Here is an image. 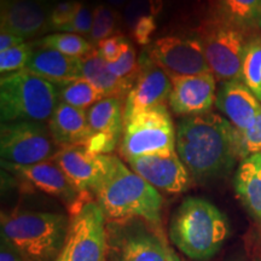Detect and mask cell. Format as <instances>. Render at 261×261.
Segmentation results:
<instances>
[{
    "label": "cell",
    "instance_id": "cell-34",
    "mask_svg": "<svg viewBox=\"0 0 261 261\" xmlns=\"http://www.w3.org/2000/svg\"><path fill=\"white\" fill-rule=\"evenodd\" d=\"M128 40L120 33L103 39L97 44V52L107 63H114L121 57Z\"/></svg>",
    "mask_w": 261,
    "mask_h": 261
},
{
    "label": "cell",
    "instance_id": "cell-37",
    "mask_svg": "<svg viewBox=\"0 0 261 261\" xmlns=\"http://www.w3.org/2000/svg\"><path fill=\"white\" fill-rule=\"evenodd\" d=\"M24 39L17 35L11 34L8 32H2L0 33V52L10 50V48L18 46V45L23 44Z\"/></svg>",
    "mask_w": 261,
    "mask_h": 261
},
{
    "label": "cell",
    "instance_id": "cell-16",
    "mask_svg": "<svg viewBox=\"0 0 261 261\" xmlns=\"http://www.w3.org/2000/svg\"><path fill=\"white\" fill-rule=\"evenodd\" d=\"M169 107L175 115L194 116L211 112L217 98V77L212 73L171 77Z\"/></svg>",
    "mask_w": 261,
    "mask_h": 261
},
{
    "label": "cell",
    "instance_id": "cell-28",
    "mask_svg": "<svg viewBox=\"0 0 261 261\" xmlns=\"http://www.w3.org/2000/svg\"><path fill=\"white\" fill-rule=\"evenodd\" d=\"M119 22V14L107 5H97L93 10V24L90 33V40L92 45H97L103 39L116 34L115 29Z\"/></svg>",
    "mask_w": 261,
    "mask_h": 261
},
{
    "label": "cell",
    "instance_id": "cell-7",
    "mask_svg": "<svg viewBox=\"0 0 261 261\" xmlns=\"http://www.w3.org/2000/svg\"><path fill=\"white\" fill-rule=\"evenodd\" d=\"M252 35L213 15L198 29L205 58L217 80H241L244 51Z\"/></svg>",
    "mask_w": 261,
    "mask_h": 261
},
{
    "label": "cell",
    "instance_id": "cell-9",
    "mask_svg": "<svg viewBox=\"0 0 261 261\" xmlns=\"http://www.w3.org/2000/svg\"><path fill=\"white\" fill-rule=\"evenodd\" d=\"M61 146L44 122L14 121L0 126L2 162L31 166L54 160Z\"/></svg>",
    "mask_w": 261,
    "mask_h": 261
},
{
    "label": "cell",
    "instance_id": "cell-10",
    "mask_svg": "<svg viewBox=\"0 0 261 261\" xmlns=\"http://www.w3.org/2000/svg\"><path fill=\"white\" fill-rule=\"evenodd\" d=\"M145 51L169 77L211 73L198 37L167 35L156 39Z\"/></svg>",
    "mask_w": 261,
    "mask_h": 261
},
{
    "label": "cell",
    "instance_id": "cell-22",
    "mask_svg": "<svg viewBox=\"0 0 261 261\" xmlns=\"http://www.w3.org/2000/svg\"><path fill=\"white\" fill-rule=\"evenodd\" d=\"M81 76L96 86L106 98H127L135 84L116 76L109 69L107 62L98 55L97 50L81 58Z\"/></svg>",
    "mask_w": 261,
    "mask_h": 261
},
{
    "label": "cell",
    "instance_id": "cell-27",
    "mask_svg": "<svg viewBox=\"0 0 261 261\" xmlns=\"http://www.w3.org/2000/svg\"><path fill=\"white\" fill-rule=\"evenodd\" d=\"M261 102V34L248 40L242 64V79Z\"/></svg>",
    "mask_w": 261,
    "mask_h": 261
},
{
    "label": "cell",
    "instance_id": "cell-2",
    "mask_svg": "<svg viewBox=\"0 0 261 261\" xmlns=\"http://www.w3.org/2000/svg\"><path fill=\"white\" fill-rule=\"evenodd\" d=\"M93 195L107 219H143L154 225L161 223L163 201L159 190L130 171L116 156L113 155L106 177Z\"/></svg>",
    "mask_w": 261,
    "mask_h": 261
},
{
    "label": "cell",
    "instance_id": "cell-38",
    "mask_svg": "<svg viewBox=\"0 0 261 261\" xmlns=\"http://www.w3.org/2000/svg\"><path fill=\"white\" fill-rule=\"evenodd\" d=\"M0 261H25L21 255L12 249L9 244L2 241V248H0Z\"/></svg>",
    "mask_w": 261,
    "mask_h": 261
},
{
    "label": "cell",
    "instance_id": "cell-30",
    "mask_svg": "<svg viewBox=\"0 0 261 261\" xmlns=\"http://www.w3.org/2000/svg\"><path fill=\"white\" fill-rule=\"evenodd\" d=\"M261 152V110L254 121L243 132H238V158L240 161L248 156Z\"/></svg>",
    "mask_w": 261,
    "mask_h": 261
},
{
    "label": "cell",
    "instance_id": "cell-32",
    "mask_svg": "<svg viewBox=\"0 0 261 261\" xmlns=\"http://www.w3.org/2000/svg\"><path fill=\"white\" fill-rule=\"evenodd\" d=\"M108 67L116 76L135 83L137 75L139 73V61H137L136 50L129 41L127 42L121 57L114 63H108Z\"/></svg>",
    "mask_w": 261,
    "mask_h": 261
},
{
    "label": "cell",
    "instance_id": "cell-13",
    "mask_svg": "<svg viewBox=\"0 0 261 261\" xmlns=\"http://www.w3.org/2000/svg\"><path fill=\"white\" fill-rule=\"evenodd\" d=\"M128 165L137 174L156 190L169 195H178L190 188L191 175L174 151L152 154L129 160Z\"/></svg>",
    "mask_w": 261,
    "mask_h": 261
},
{
    "label": "cell",
    "instance_id": "cell-24",
    "mask_svg": "<svg viewBox=\"0 0 261 261\" xmlns=\"http://www.w3.org/2000/svg\"><path fill=\"white\" fill-rule=\"evenodd\" d=\"M214 15L250 35L261 33V0H217Z\"/></svg>",
    "mask_w": 261,
    "mask_h": 261
},
{
    "label": "cell",
    "instance_id": "cell-23",
    "mask_svg": "<svg viewBox=\"0 0 261 261\" xmlns=\"http://www.w3.org/2000/svg\"><path fill=\"white\" fill-rule=\"evenodd\" d=\"M122 261H180L163 238L154 233L136 232L122 243Z\"/></svg>",
    "mask_w": 261,
    "mask_h": 261
},
{
    "label": "cell",
    "instance_id": "cell-33",
    "mask_svg": "<svg viewBox=\"0 0 261 261\" xmlns=\"http://www.w3.org/2000/svg\"><path fill=\"white\" fill-rule=\"evenodd\" d=\"M81 5H83L81 3L75 2V0H67V2L58 3L48 15V25H50V28L56 29V31H63L73 21Z\"/></svg>",
    "mask_w": 261,
    "mask_h": 261
},
{
    "label": "cell",
    "instance_id": "cell-42",
    "mask_svg": "<svg viewBox=\"0 0 261 261\" xmlns=\"http://www.w3.org/2000/svg\"><path fill=\"white\" fill-rule=\"evenodd\" d=\"M56 261H57V260H56Z\"/></svg>",
    "mask_w": 261,
    "mask_h": 261
},
{
    "label": "cell",
    "instance_id": "cell-17",
    "mask_svg": "<svg viewBox=\"0 0 261 261\" xmlns=\"http://www.w3.org/2000/svg\"><path fill=\"white\" fill-rule=\"evenodd\" d=\"M215 106L238 132H243L261 110V102L242 80H228L220 85Z\"/></svg>",
    "mask_w": 261,
    "mask_h": 261
},
{
    "label": "cell",
    "instance_id": "cell-19",
    "mask_svg": "<svg viewBox=\"0 0 261 261\" xmlns=\"http://www.w3.org/2000/svg\"><path fill=\"white\" fill-rule=\"evenodd\" d=\"M25 69L56 85L83 77L81 58L67 56L51 48H37L33 51Z\"/></svg>",
    "mask_w": 261,
    "mask_h": 261
},
{
    "label": "cell",
    "instance_id": "cell-6",
    "mask_svg": "<svg viewBox=\"0 0 261 261\" xmlns=\"http://www.w3.org/2000/svg\"><path fill=\"white\" fill-rule=\"evenodd\" d=\"M175 140L177 130L165 104L123 119L120 154L128 162L140 156L174 151Z\"/></svg>",
    "mask_w": 261,
    "mask_h": 261
},
{
    "label": "cell",
    "instance_id": "cell-40",
    "mask_svg": "<svg viewBox=\"0 0 261 261\" xmlns=\"http://www.w3.org/2000/svg\"><path fill=\"white\" fill-rule=\"evenodd\" d=\"M232 261H241V260H232Z\"/></svg>",
    "mask_w": 261,
    "mask_h": 261
},
{
    "label": "cell",
    "instance_id": "cell-25",
    "mask_svg": "<svg viewBox=\"0 0 261 261\" xmlns=\"http://www.w3.org/2000/svg\"><path fill=\"white\" fill-rule=\"evenodd\" d=\"M33 46L37 48H51L67 56L76 58H84L96 50L94 45L84 37L65 32L46 35L40 40L33 42Z\"/></svg>",
    "mask_w": 261,
    "mask_h": 261
},
{
    "label": "cell",
    "instance_id": "cell-5",
    "mask_svg": "<svg viewBox=\"0 0 261 261\" xmlns=\"http://www.w3.org/2000/svg\"><path fill=\"white\" fill-rule=\"evenodd\" d=\"M60 104V87L39 75L23 69L2 76L0 119L2 122L50 121Z\"/></svg>",
    "mask_w": 261,
    "mask_h": 261
},
{
    "label": "cell",
    "instance_id": "cell-1",
    "mask_svg": "<svg viewBox=\"0 0 261 261\" xmlns=\"http://www.w3.org/2000/svg\"><path fill=\"white\" fill-rule=\"evenodd\" d=\"M175 150L194 180H213L228 174L240 161L238 130L213 112L182 117L177 126Z\"/></svg>",
    "mask_w": 261,
    "mask_h": 261
},
{
    "label": "cell",
    "instance_id": "cell-12",
    "mask_svg": "<svg viewBox=\"0 0 261 261\" xmlns=\"http://www.w3.org/2000/svg\"><path fill=\"white\" fill-rule=\"evenodd\" d=\"M171 90L169 75L144 51L139 58V73L125 100L123 119L151 108L165 106Z\"/></svg>",
    "mask_w": 261,
    "mask_h": 261
},
{
    "label": "cell",
    "instance_id": "cell-35",
    "mask_svg": "<svg viewBox=\"0 0 261 261\" xmlns=\"http://www.w3.org/2000/svg\"><path fill=\"white\" fill-rule=\"evenodd\" d=\"M156 28H158V23H156L155 16H144V17L139 18L135 25L130 28V35L137 44L146 46L150 44Z\"/></svg>",
    "mask_w": 261,
    "mask_h": 261
},
{
    "label": "cell",
    "instance_id": "cell-3",
    "mask_svg": "<svg viewBox=\"0 0 261 261\" xmlns=\"http://www.w3.org/2000/svg\"><path fill=\"white\" fill-rule=\"evenodd\" d=\"M69 218L52 212L2 213V241L25 261H56L63 249Z\"/></svg>",
    "mask_w": 261,
    "mask_h": 261
},
{
    "label": "cell",
    "instance_id": "cell-11",
    "mask_svg": "<svg viewBox=\"0 0 261 261\" xmlns=\"http://www.w3.org/2000/svg\"><path fill=\"white\" fill-rule=\"evenodd\" d=\"M2 166L5 171L18 179L24 189L40 191L42 194L60 198L69 210L79 203L84 197L91 196L80 194L55 160L31 166H15L2 162Z\"/></svg>",
    "mask_w": 261,
    "mask_h": 261
},
{
    "label": "cell",
    "instance_id": "cell-8",
    "mask_svg": "<svg viewBox=\"0 0 261 261\" xmlns=\"http://www.w3.org/2000/svg\"><path fill=\"white\" fill-rule=\"evenodd\" d=\"M69 211V227L57 261H107V218L99 204L86 196Z\"/></svg>",
    "mask_w": 261,
    "mask_h": 261
},
{
    "label": "cell",
    "instance_id": "cell-39",
    "mask_svg": "<svg viewBox=\"0 0 261 261\" xmlns=\"http://www.w3.org/2000/svg\"><path fill=\"white\" fill-rule=\"evenodd\" d=\"M107 2L114 6H122L125 5L126 3H128L129 0H107Z\"/></svg>",
    "mask_w": 261,
    "mask_h": 261
},
{
    "label": "cell",
    "instance_id": "cell-18",
    "mask_svg": "<svg viewBox=\"0 0 261 261\" xmlns=\"http://www.w3.org/2000/svg\"><path fill=\"white\" fill-rule=\"evenodd\" d=\"M2 32L23 39L37 37L48 25L41 0H2Z\"/></svg>",
    "mask_w": 261,
    "mask_h": 261
},
{
    "label": "cell",
    "instance_id": "cell-31",
    "mask_svg": "<svg viewBox=\"0 0 261 261\" xmlns=\"http://www.w3.org/2000/svg\"><path fill=\"white\" fill-rule=\"evenodd\" d=\"M162 10V0H129L127 3L123 21L129 29L144 16H158Z\"/></svg>",
    "mask_w": 261,
    "mask_h": 261
},
{
    "label": "cell",
    "instance_id": "cell-36",
    "mask_svg": "<svg viewBox=\"0 0 261 261\" xmlns=\"http://www.w3.org/2000/svg\"><path fill=\"white\" fill-rule=\"evenodd\" d=\"M93 24V12L87 6L81 5L73 21L62 32L73 33L77 35H90Z\"/></svg>",
    "mask_w": 261,
    "mask_h": 261
},
{
    "label": "cell",
    "instance_id": "cell-26",
    "mask_svg": "<svg viewBox=\"0 0 261 261\" xmlns=\"http://www.w3.org/2000/svg\"><path fill=\"white\" fill-rule=\"evenodd\" d=\"M60 87V102L77 109L86 110L93 104L104 99V94L84 77L58 85Z\"/></svg>",
    "mask_w": 261,
    "mask_h": 261
},
{
    "label": "cell",
    "instance_id": "cell-29",
    "mask_svg": "<svg viewBox=\"0 0 261 261\" xmlns=\"http://www.w3.org/2000/svg\"><path fill=\"white\" fill-rule=\"evenodd\" d=\"M33 44L23 42L18 46L0 52V73L4 75L23 70L33 54Z\"/></svg>",
    "mask_w": 261,
    "mask_h": 261
},
{
    "label": "cell",
    "instance_id": "cell-15",
    "mask_svg": "<svg viewBox=\"0 0 261 261\" xmlns=\"http://www.w3.org/2000/svg\"><path fill=\"white\" fill-rule=\"evenodd\" d=\"M90 137L84 146L94 154L109 155L121 142L123 112L121 99L104 98L87 110Z\"/></svg>",
    "mask_w": 261,
    "mask_h": 261
},
{
    "label": "cell",
    "instance_id": "cell-20",
    "mask_svg": "<svg viewBox=\"0 0 261 261\" xmlns=\"http://www.w3.org/2000/svg\"><path fill=\"white\" fill-rule=\"evenodd\" d=\"M48 128L61 149L85 145L90 137L87 112L60 102L48 121Z\"/></svg>",
    "mask_w": 261,
    "mask_h": 261
},
{
    "label": "cell",
    "instance_id": "cell-14",
    "mask_svg": "<svg viewBox=\"0 0 261 261\" xmlns=\"http://www.w3.org/2000/svg\"><path fill=\"white\" fill-rule=\"evenodd\" d=\"M112 158L113 155L94 154L84 145H75L62 148L54 160L80 194L93 195L106 177Z\"/></svg>",
    "mask_w": 261,
    "mask_h": 261
},
{
    "label": "cell",
    "instance_id": "cell-4",
    "mask_svg": "<svg viewBox=\"0 0 261 261\" xmlns=\"http://www.w3.org/2000/svg\"><path fill=\"white\" fill-rule=\"evenodd\" d=\"M228 221L219 208L201 197H188L173 214L169 236L192 260L213 257L228 236Z\"/></svg>",
    "mask_w": 261,
    "mask_h": 261
},
{
    "label": "cell",
    "instance_id": "cell-21",
    "mask_svg": "<svg viewBox=\"0 0 261 261\" xmlns=\"http://www.w3.org/2000/svg\"><path fill=\"white\" fill-rule=\"evenodd\" d=\"M233 187L248 213L261 223V152L248 156L240 162Z\"/></svg>",
    "mask_w": 261,
    "mask_h": 261
},
{
    "label": "cell",
    "instance_id": "cell-41",
    "mask_svg": "<svg viewBox=\"0 0 261 261\" xmlns=\"http://www.w3.org/2000/svg\"><path fill=\"white\" fill-rule=\"evenodd\" d=\"M255 261H261V260H255Z\"/></svg>",
    "mask_w": 261,
    "mask_h": 261
}]
</instances>
